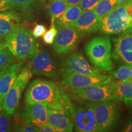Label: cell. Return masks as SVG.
Instances as JSON below:
<instances>
[{
	"instance_id": "obj_1",
	"label": "cell",
	"mask_w": 132,
	"mask_h": 132,
	"mask_svg": "<svg viewBox=\"0 0 132 132\" xmlns=\"http://www.w3.org/2000/svg\"><path fill=\"white\" fill-rule=\"evenodd\" d=\"M69 98L64 89L51 81L36 79L29 83L24 94L26 103H42L48 108L70 116Z\"/></svg>"
},
{
	"instance_id": "obj_2",
	"label": "cell",
	"mask_w": 132,
	"mask_h": 132,
	"mask_svg": "<svg viewBox=\"0 0 132 132\" xmlns=\"http://www.w3.org/2000/svg\"><path fill=\"white\" fill-rule=\"evenodd\" d=\"M3 45L14 56L24 61L32 58L39 51L36 37L28 29L22 26L4 38Z\"/></svg>"
},
{
	"instance_id": "obj_3",
	"label": "cell",
	"mask_w": 132,
	"mask_h": 132,
	"mask_svg": "<svg viewBox=\"0 0 132 132\" xmlns=\"http://www.w3.org/2000/svg\"><path fill=\"white\" fill-rule=\"evenodd\" d=\"M100 31L107 35L119 34L132 29V0L119 3L102 19Z\"/></svg>"
},
{
	"instance_id": "obj_4",
	"label": "cell",
	"mask_w": 132,
	"mask_h": 132,
	"mask_svg": "<svg viewBox=\"0 0 132 132\" xmlns=\"http://www.w3.org/2000/svg\"><path fill=\"white\" fill-rule=\"evenodd\" d=\"M84 49L87 58L96 68L106 72L112 70L111 42L108 37L92 38L86 43Z\"/></svg>"
},
{
	"instance_id": "obj_5",
	"label": "cell",
	"mask_w": 132,
	"mask_h": 132,
	"mask_svg": "<svg viewBox=\"0 0 132 132\" xmlns=\"http://www.w3.org/2000/svg\"><path fill=\"white\" fill-rule=\"evenodd\" d=\"M69 108L76 131L98 132L92 102L74 103L69 99Z\"/></svg>"
},
{
	"instance_id": "obj_6",
	"label": "cell",
	"mask_w": 132,
	"mask_h": 132,
	"mask_svg": "<svg viewBox=\"0 0 132 132\" xmlns=\"http://www.w3.org/2000/svg\"><path fill=\"white\" fill-rule=\"evenodd\" d=\"M32 75V71L29 64L23 67L18 75L14 84L1 102L2 110L11 115L15 112L19 105L21 93Z\"/></svg>"
},
{
	"instance_id": "obj_7",
	"label": "cell",
	"mask_w": 132,
	"mask_h": 132,
	"mask_svg": "<svg viewBox=\"0 0 132 132\" xmlns=\"http://www.w3.org/2000/svg\"><path fill=\"white\" fill-rule=\"evenodd\" d=\"M97 127L99 132L111 131L119 120V111L113 101L92 102Z\"/></svg>"
},
{
	"instance_id": "obj_8",
	"label": "cell",
	"mask_w": 132,
	"mask_h": 132,
	"mask_svg": "<svg viewBox=\"0 0 132 132\" xmlns=\"http://www.w3.org/2000/svg\"><path fill=\"white\" fill-rule=\"evenodd\" d=\"M61 82L64 86L71 89H79L91 85H103L111 81V76L103 75L101 76H91L78 73L73 72L67 67L60 70Z\"/></svg>"
},
{
	"instance_id": "obj_9",
	"label": "cell",
	"mask_w": 132,
	"mask_h": 132,
	"mask_svg": "<svg viewBox=\"0 0 132 132\" xmlns=\"http://www.w3.org/2000/svg\"><path fill=\"white\" fill-rule=\"evenodd\" d=\"M69 90L72 96L75 99L91 102H118L112 89L110 82L103 85L89 86L83 88H70Z\"/></svg>"
},
{
	"instance_id": "obj_10",
	"label": "cell",
	"mask_w": 132,
	"mask_h": 132,
	"mask_svg": "<svg viewBox=\"0 0 132 132\" xmlns=\"http://www.w3.org/2000/svg\"><path fill=\"white\" fill-rule=\"evenodd\" d=\"M79 34L74 26H66L59 29L53 42V49L59 55L68 54L78 45Z\"/></svg>"
},
{
	"instance_id": "obj_11",
	"label": "cell",
	"mask_w": 132,
	"mask_h": 132,
	"mask_svg": "<svg viewBox=\"0 0 132 132\" xmlns=\"http://www.w3.org/2000/svg\"><path fill=\"white\" fill-rule=\"evenodd\" d=\"M32 75H44L53 78H58L59 72L52 56L47 52L40 51L30 59Z\"/></svg>"
},
{
	"instance_id": "obj_12",
	"label": "cell",
	"mask_w": 132,
	"mask_h": 132,
	"mask_svg": "<svg viewBox=\"0 0 132 132\" xmlns=\"http://www.w3.org/2000/svg\"><path fill=\"white\" fill-rule=\"evenodd\" d=\"M113 40L114 45L113 59L132 66V29L122 33Z\"/></svg>"
},
{
	"instance_id": "obj_13",
	"label": "cell",
	"mask_w": 132,
	"mask_h": 132,
	"mask_svg": "<svg viewBox=\"0 0 132 132\" xmlns=\"http://www.w3.org/2000/svg\"><path fill=\"white\" fill-rule=\"evenodd\" d=\"M21 122L28 124L40 125L47 122L48 107L42 103H26L18 114Z\"/></svg>"
},
{
	"instance_id": "obj_14",
	"label": "cell",
	"mask_w": 132,
	"mask_h": 132,
	"mask_svg": "<svg viewBox=\"0 0 132 132\" xmlns=\"http://www.w3.org/2000/svg\"><path fill=\"white\" fill-rule=\"evenodd\" d=\"M102 20L97 15L93 9L82 11L74 23L80 38H83L96 32L100 29Z\"/></svg>"
},
{
	"instance_id": "obj_15",
	"label": "cell",
	"mask_w": 132,
	"mask_h": 132,
	"mask_svg": "<svg viewBox=\"0 0 132 132\" xmlns=\"http://www.w3.org/2000/svg\"><path fill=\"white\" fill-rule=\"evenodd\" d=\"M66 67L78 73L91 76L105 75L103 71L92 67L81 52H73L65 61Z\"/></svg>"
},
{
	"instance_id": "obj_16",
	"label": "cell",
	"mask_w": 132,
	"mask_h": 132,
	"mask_svg": "<svg viewBox=\"0 0 132 132\" xmlns=\"http://www.w3.org/2000/svg\"><path fill=\"white\" fill-rule=\"evenodd\" d=\"M47 123L56 130L57 132H72L74 127L70 116L59 110L48 108Z\"/></svg>"
},
{
	"instance_id": "obj_17",
	"label": "cell",
	"mask_w": 132,
	"mask_h": 132,
	"mask_svg": "<svg viewBox=\"0 0 132 132\" xmlns=\"http://www.w3.org/2000/svg\"><path fill=\"white\" fill-rule=\"evenodd\" d=\"M23 61L11 64L7 70L0 78V102L1 103L7 94L10 88L14 84L19 75L20 70L23 67Z\"/></svg>"
},
{
	"instance_id": "obj_18",
	"label": "cell",
	"mask_w": 132,
	"mask_h": 132,
	"mask_svg": "<svg viewBox=\"0 0 132 132\" xmlns=\"http://www.w3.org/2000/svg\"><path fill=\"white\" fill-rule=\"evenodd\" d=\"M20 26L21 24L19 16L11 11L0 12V39H4Z\"/></svg>"
},
{
	"instance_id": "obj_19",
	"label": "cell",
	"mask_w": 132,
	"mask_h": 132,
	"mask_svg": "<svg viewBox=\"0 0 132 132\" xmlns=\"http://www.w3.org/2000/svg\"><path fill=\"white\" fill-rule=\"evenodd\" d=\"M82 11L79 5L68 6L62 15L54 21V24L57 30L66 26H73Z\"/></svg>"
},
{
	"instance_id": "obj_20",
	"label": "cell",
	"mask_w": 132,
	"mask_h": 132,
	"mask_svg": "<svg viewBox=\"0 0 132 132\" xmlns=\"http://www.w3.org/2000/svg\"><path fill=\"white\" fill-rule=\"evenodd\" d=\"M110 83L118 102H125L132 98L131 80L111 81Z\"/></svg>"
},
{
	"instance_id": "obj_21",
	"label": "cell",
	"mask_w": 132,
	"mask_h": 132,
	"mask_svg": "<svg viewBox=\"0 0 132 132\" xmlns=\"http://www.w3.org/2000/svg\"><path fill=\"white\" fill-rule=\"evenodd\" d=\"M34 6V0H0V12L18 11H30Z\"/></svg>"
},
{
	"instance_id": "obj_22",
	"label": "cell",
	"mask_w": 132,
	"mask_h": 132,
	"mask_svg": "<svg viewBox=\"0 0 132 132\" xmlns=\"http://www.w3.org/2000/svg\"><path fill=\"white\" fill-rule=\"evenodd\" d=\"M67 7L68 5L65 0H54L51 2L48 7L51 23H54L56 20L62 15Z\"/></svg>"
},
{
	"instance_id": "obj_23",
	"label": "cell",
	"mask_w": 132,
	"mask_h": 132,
	"mask_svg": "<svg viewBox=\"0 0 132 132\" xmlns=\"http://www.w3.org/2000/svg\"><path fill=\"white\" fill-rule=\"evenodd\" d=\"M118 3L116 0H100L93 10L97 15L102 19L107 15Z\"/></svg>"
},
{
	"instance_id": "obj_24",
	"label": "cell",
	"mask_w": 132,
	"mask_h": 132,
	"mask_svg": "<svg viewBox=\"0 0 132 132\" xmlns=\"http://www.w3.org/2000/svg\"><path fill=\"white\" fill-rule=\"evenodd\" d=\"M113 77L118 80H126L132 79V66L123 64L120 66L113 73Z\"/></svg>"
},
{
	"instance_id": "obj_25",
	"label": "cell",
	"mask_w": 132,
	"mask_h": 132,
	"mask_svg": "<svg viewBox=\"0 0 132 132\" xmlns=\"http://www.w3.org/2000/svg\"><path fill=\"white\" fill-rule=\"evenodd\" d=\"M16 61V57L5 47L0 49V67L10 65Z\"/></svg>"
},
{
	"instance_id": "obj_26",
	"label": "cell",
	"mask_w": 132,
	"mask_h": 132,
	"mask_svg": "<svg viewBox=\"0 0 132 132\" xmlns=\"http://www.w3.org/2000/svg\"><path fill=\"white\" fill-rule=\"evenodd\" d=\"M11 114L3 110L0 111V132L12 131V122Z\"/></svg>"
},
{
	"instance_id": "obj_27",
	"label": "cell",
	"mask_w": 132,
	"mask_h": 132,
	"mask_svg": "<svg viewBox=\"0 0 132 132\" xmlns=\"http://www.w3.org/2000/svg\"><path fill=\"white\" fill-rule=\"evenodd\" d=\"M12 131L17 132H37V127L23 122H17L13 123Z\"/></svg>"
},
{
	"instance_id": "obj_28",
	"label": "cell",
	"mask_w": 132,
	"mask_h": 132,
	"mask_svg": "<svg viewBox=\"0 0 132 132\" xmlns=\"http://www.w3.org/2000/svg\"><path fill=\"white\" fill-rule=\"evenodd\" d=\"M57 33V29L56 28L54 23H52L51 28L48 30L46 31L45 34L43 36V40L44 42L47 44H53V42L55 39Z\"/></svg>"
},
{
	"instance_id": "obj_29",
	"label": "cell",
	"mask_w": 132,
	"mask_h": 132,
	"mask_svg": "<svg viewBox=\"0 0 132 132\" xmlns=\"http://www.w3.org/2000/svg\"><path fill=\"white\" fill-rule=\"evenodd\" d=\"M100 0H81L79 6L82 11L93 9Z\"/></svg>"
},
{
	"instance_id": "obj_30",
	"label": "cell",
	"mask_w": 132,
	"mask_h": 132,
	"mask_svg": "<svg viewBox=\"0 0 132 132\" xmlns=\"http://www.w3.org/2000/svg\"><path fill=\"white\" fill-rule=\"evenodd\" d=\"M46 31H47V29L45 25L42 24H37L33 29L32 34L34 37L37 38L44 36Z\"/></svg>"
},
{
	"instance_id": "obj_31",
	"label": "cell",
	"mask_w": 132,
	"mask_h": 132,
	"mask_svg": "<svg viewBox=\"0 0 132 132\" xmlns=\"http://www.w3.org/2000/svg\"><path fill=\"white\" fill-rule=\"evenodd\" d=\"M36 127H37V132H57L56 130L54 129L47 122L44 124L37 125Z\"/></svg>"
},
{
	"instance_id": "obj_32",
	"label": "cell",
	"mask_w": 132,
	"mask_h": 132,
	"mask_svg": "<svg viewBox=\"0 0 132 132\" xmlns=\"http://www.w3.org/2000/svg\"><path fill=\"white\" fill-rule=\"evenodd\" d=\"M121 131L123 132H132V118L127 120L122 128Z\"/></svg>"
},
{
	"instance_id": "obj_33",
	"label": "cell",
	"mask_w": 132,
	"mask_h": 132,
	"mask_svg": "<svg viewBox=\"0 0 132 132\" xmlns=\"http://www.w3.org/2000/svg\"><path fill=\"white\" fill-rule=\"evenodd\" d=\"M68 6H77L80 4L81 0H65Z\"/></svg>"
},
{
	"instance_id": "obj_34",
	"label": "cell",
	"mask_w": 132,
	"mask_h": 132,
	"mask_svg": "<svg viewBox=\"0 0 132 132\" xmlns=\"http://www.w3.org/2000/svg\"><path fill=\"white\" fill-rule=\"evenodd\" d=\"M10 65H7V66H4V67H0V78L3 75L5 72L7 70L8 68H9Z\"/></svg>"
},
{
	"instance_id": "obj_35",
	"label": "cell",
	"mask_w": 132,
	"mask_h": 132,
	"mask_svg": "<svg viewBox=\"0 0 132 132\" xmlns=\"http://www.w3.org/2000/svg\"><path fill=\"white\" fill-rule=\"evenodd\" d=\"M124 103L126 104L127 105H128V106L131 107V108H132V98L129 99V100H127V101H125Z\"/></svg>"
},
{
	"instance_id": "obj_36",
	"label": "cell",
	"mask_w": 132,
	"mask_h": 132,
	"mask_svg": "<svg viewBox=\"0 0 132 132\" xmlns=\"http://www.w3.org/2000/svg\"><path fill=\"white\" fill-rule=\"evenodd\" d=\"M37 1H40L41 3H51L53 1H54V0H37Z\"/></svg>"
},
{
	"instance_id": "obj_37",
	"label": "cell",
	"mask_w": 132,
	"mask_h": 132,
	"mask_svg": "<svg viewBox=\"0 0 132 132\" xmlns=\"http://www.w3.org/2000/svg\"><path fill=\"white\" fill-rule=\"evenodd\" d=\"M116 1H117V2H118V4H119V3H122L126 2V1H130V0H116Z\"/></svg>"
},
{
	"instance_id": "obj_38",
	"label": "cell",
	"mask_w": 132,
	"mask_h": 132,
	"mask_svg": "<svg viewBox=\"0 0 132 132\" xmlns=\"http://www.w3.org/2000/svg\"><path fill=\"white\" fill-rule=\"evenodd\" d=\"M4 46L3 45V42H0V49L2 48L3 47H4Z\"/></svg>"
},
{
	"instance_id": "obj_39",
	"label": "cell",
	"mask_w": 132,
	"mask_h": 132,
	"mask_svg": "<svg viewBox=\"0 0 132 132\" xmlns=\"http://www.w3.org/2000/svg\"><path fill=\"white\" fill-rule=\"evenodd\" d=\"M2 110V109H1V102H0V111Z\"/></svg>"
},
{
	"instance_id": "obj_40",
	"label": "cell",
	"mask_w": 132,
	"mask_h": 132,
	"mask_svg": "<svg viewBox=\"0 0 132 132\" xmlns=\"http://www.w3.org/2000/svg\"><path fill=\"white\" fill-rule=\"evenodd\" d=\"M131 80H132V79H131Z\"/></svg>"
}]
</instances>
